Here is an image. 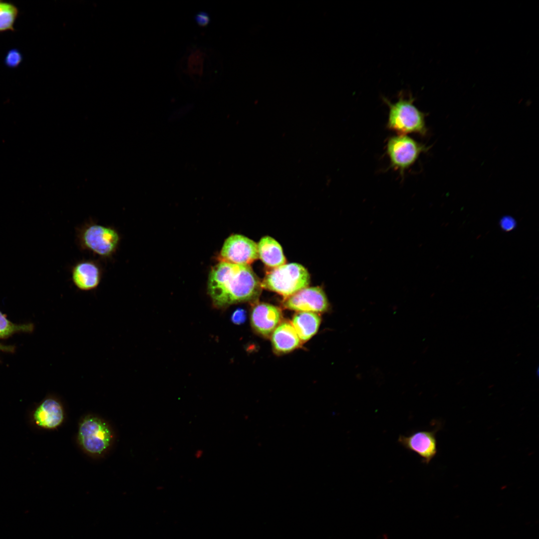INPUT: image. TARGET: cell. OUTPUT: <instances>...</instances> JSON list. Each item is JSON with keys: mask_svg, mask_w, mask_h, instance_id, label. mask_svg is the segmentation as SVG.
<instances>
[{"mask_svg": "<svg viewBox=\"0 0 539 539\" xmlns=\"http://www.w3.org/2000/svg\"><path fill=\"white\" fill-rule=\"evenodd\" d=\"M258 258L257 244L244 236L234 234L225 240L218 259L219 262L250 266Z\"/></svg>", "mask_w": 539, "mask_h": 539, "instance_id": "7", "label": "cell"}, {"mask_svg": "<svg viewBox=\"0 0 539 539\" xmlns=\"http://www.w3.org/2000/svg\"><path fill=\"white\" fill-rule=\"evenodd\" d=\"M430 147L406 135H398L388 139L386 152L391 167L403 174L414 164L422 153L428 151Z\"/></svg>", "mask_w": 539, "mask_h": 539, "instance_id": "5", "label": "cell"}, {"mask_svg": "<svg viewBox=\"0 0 539 539\" xmlns=\"http://www.w3.org/2000/svg\"><path fill=\"white\" fill-rule=\"evenodd\" d=\"M500 225L504 230L509 231L515 227L516 222L512 217L506 216L501 219Z\"/></svg>", "mask_w": 539, "mask_h": 539, "instance_id": "21", "label": "cell"}, {"mask_svg": "<svg viewBox=\"0 0 539 539\" xmlns=\"http://www.w3.org/2000/svg\"><path fill=\"white\" fill-rule=\"evenodd\" d=\"M320 317L312 312H297L292 318L291 324L301 342L310 339L318 331Z\"/></svg>", "mask_w": 539, "mask_h": 539, "instance_id": "15", "label": "cell"}, {"mask_svg": "<svg viewBox=\"0 0 539 539\" xmlns=\"http://www.w3.org/2000/svg\"><path fill=\"white\" fill-rule=\"evenodd\" d=\"M283 306L297 312L320 313L327 311L329 303L326 295L320 287H306L292 295L284 298Z\"/></svg>", "mask_w": 539, "mask_h": 539, "instance_id": "8", "label": "cell"}, {"mask_svg": "<svg viewBox=\"0 0 539 539\" xmlns=\"http://www.w3.org/2000/svg\"><path fill=\"white\" fill-rule=\"evenodd\" d=\"M398 96L395 102L382 97L389 108L387 128L398 135L415 133L426 135L427 129L425 118L427 114L414 105L415 98L411 94L407 97L400 91Z\"/></svg>", "mask_w": 539, "mask_h": 539, "instance_id": "2", "label": "cell"}, {"mask_svg": "<svg viewBox=\"0 0 539 539\" xmlns=\"http://www.w3.org/2000/svg\"><path fill=\"white\" fill-rule=\"evenodd\" d=\"M258 245L259 258L267 267L275 268L285 264L286 259L280 244L269 236L263 237Z\"/></svg>", "mask_w": 539, "mask_h": 539, "instance_id": "14", "label": "cell"}, {"mask_svg": "<svg viewBox=\"0 0 539 539\" xmlns=\"http://www.w3.org/2000/svg\"><path fill=\"white\" fill-rule=\"evenodd\" d=\"M203 454V450H202L201 449H199V450H197L195 452L194 455H195V457L197 459H199V458H200L202 456Z\"/></svg>", "mask_w": 539, "mask_h": 539, "instance_id": "23", "label": "cell"}, {"mask_svg": "<svg viewBox=\"0 0 539 539\" xmlns=\"http://www.w3.org/2000/svg\"><path fill=\"white\" fill-rule=\"evenodd\" d=\"M271 343L276 352L285 353L299 347L301 343L291 322L281 321L271 334Z\"/></svg>", "mask_w": 539, "mask_h": 539, "instance_id": "13", "label": "cell"}, {"mask_svg": "<svg viewBox=\"0 0 539 539\" xmlns=\"http://www.w3.org/2000/svg\"><path fill=\"white\" fill-rule=\"evenodd\" d=\"M22 55L20 52L16 48L9 50L5 55L4 62L8 68H16L21 63Z\"/></svg>", "mask_w": 539, "mask_h": 539, "instance_id": "18", "label": "cell"}, {"mask_svg": "<svg viewBox=\"0 0 539 539\" xmlns=\"http://www.w3.org/2000/svg\"><path fill=\"white\" fill-rule=\"evenodd\" d=\"M262 288L261 282L249 265L219 262L212 268L208 278V293L215 306L219 308L255 300Z\"/></svg>", "mask_w": 539, "mask_h": 539, "instance_id": "1", "label": "cell"}, {"mask_svg": "<svg viewBox=\"0 0 539 539\" xmlns=\"http://www.w3.org/2000/svg\"><path fill=\"white\" fill-rule=\"evenodd\" d=\"M246 317L245 310L242 308H238L233 312L231 319L234 323L240 324L245 322Z\"/></svg>", "mask_w": 539, "mask_h": 539, "instance_id": "20", "label": "cell"}, {"mask_svg": "<svg viewBox=\"0 0 539 539\" xmlns=\"http://www.w3.org/2000/svg\"><path fill=\"white\" fill-rule=\"evenodd\" d=\"M15 347L12 345H4L0 343V352H13Z\"/></svg>", "mask_w": 539, "mask_h": 539, "instance_id": "22", "label": "cell"}, {"mask_svg": "<svg viewBox=\"0 0 539 539\" xmlns=\"http://www.w3.org/2000/svg\"><path fill=\"white\" fill-rule=\"evenodd\" d=\"M70 272L74 286L81 291H88L98 287L102 278L103 270L98 261L84 259L73 265Z\"/></svg>", "mask_w": 539, "mask_h": 539, "instance_id": "9", "label": "cell"}, {"mask_svg": "<svg viewBox=\"0 0 539 539\" xmlns=\"http://www.w3.org/2000/svg\"><path fill=\"white\" fill-rule=\"evenodd\" d=\"M18 15V9L11 3L0 2V31L12 30Z\"/></svg>", "mask_w": 539, "mask_h": 539, "instance_id": "17", "label": "cell"}, {"mask_svg": "<svg viewBox=\"0 0 539 539\" xmlns=\"http://www.w3.org/2000/svg\"><path fill=\"white\" fill-rule=\"evenodd\" d=\"M77 243L81 249L105 260L111 259L117 252L121 236L117 229L90 221L76 232Z\"/></svg>", "mask_w": 539, "mask_h": 539, "instance_id": "3", "label": "cell"}, {"mask_svg": "<svg viewBox=\"0 0 539 539\" xmlns=\"http://www.w3.org/2000/svg\"><path fill=\"white\" fill-rule=\"evenodd\" d=\"M78 439L82 447L87 453L100 455L110 446L112 435L105 422L97 417L89 416L80 423Z\"/></svg>", "mask_w": 539, "mask_h": 539, "instance_id": "6", "label": "cell"}, {"mask_svg": "<svg viewBox=\"0 0 539 539\" xmlns=\"http://www.w3.org/2000/svg\"><path fill=\"white\" fill-rule=\"evenodd\" d=\"M282 312L273 305L259 302L252 308L251 323L253 328L264 337H269L281 322Z\"/></svg>", "mask_w": 539, "mask_h": 539, "instance_id": "12", "label": "cell"}, {"mask_svg": "<svg viewBox=\"0 0 539 539\" xmlns=\"http://www.w3.org/2000/svg\"><path fill=\"white\" fill-rule=\"evenodd\" d=\"M194 19L196 23L201 27L207 26L211 21L210 15L204 11L197 12L194 16Z\"/></svg>", "mask_w": 539, "mask_h": 539, "instance_id": "19", "label": "cell"}, {"mask_svg": "<svg viewBox=\"0 0 539 539\" xmlns=\"http://www.w3.org/2000/svg\"><path fill=\"white\" fill-rule=\"evenodd\" d=\"M34 326L32 323L16 324L8 320L0 310V338H7L18 332H31Z\"/></svg>", "mask_w": 539, "mask_h": 539, "instance_id": "16", "label": "cell"}, {"mask_svg": "<svg viewBox=\"0 0 539 539\" xmlns=\"http://www.w3.org/2000/svg\"><path fill=\"white\" fill-rule=\"evenodd\" d=\"M30 420L37 428L46 430L55 429L64 420L62 406L56 398L47 397L31 412Z\"/></svg>", "mask_w": 539, "mask_h": 539, "instance_id": "10", "label": "cell"}, {"mask_svg": "<svg viewBox=\"0 0 539 539\" xmlns=\"http://www.w3.org/2000/svg\"><path fill=\"white\" fill-rule=\"evenodd\" d=\"M310 276L301 265L289 263L267 272L261 282L262 288L274 291L286 297L308 286Z\"/></svg>", "mask_w": 539, "mask_h": 539, "instance_id": "4", "label": "cell"}, {"mask_svg": "<svg viewBox=\"0 0 539 539\" xmlns=\"http://www.w3.org/2000/svg\"><path fill=\"white\" fill-rule=\"evenodd\" d=\"M433 431H418L408 436L400 435L398 441L407 450L414 452L428 464L437 453L436 433Z\"/></svg>", "mask_w": 539, "mask_h": 539, "instance_id": "11", "label": "cell"}]
</instances>
